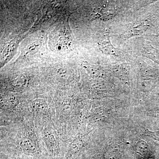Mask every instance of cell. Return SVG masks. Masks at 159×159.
<instances>
[{
	"label": "cell",
	"instance_id": "8992f818",
	"mask_svg": "<svg viewBox=\"0 0 159 159\" xmlns=\"http://www.w3.org/2000/svg\"><path fill=\"white\" fill-rule=\"evenodd\" d=\"M15 47V44L12 43L9 45L6 49H5L4 53H3V56L5 57L9 56L10 54L14 51Z\"/></svg>",
	"mask_w": 159,
	"mask_h": 159
},
{
	"label": "cell",
	"instance_id": "5b68a950",
	"mask_svg": "<svg viewBox=\"0 0 159 159\" xmlns=\"http://www.w3.org/2000/svg\"><path fill=\"white\" fill-rule=\"evenodd\" d=\"M27 80L24 77H19L15 80L13 83V85L16 87H21L26 84Z\"/></svg>",
	"mask_w": 159,
	"mask_h": 159
},
{
	"label": "cell",
	"instance_id": "52a82bcc",
	"mask_svg": "<svg viewBox=\"0 0 159 159\" xmlns=\"http://www.w3.org/2000/svg\"></svg>",
	"mask_w": 159,
	"mask_h": 159
},
{
	"label": "cell",
	"instance_id": "6da1fadb",
	"mask_svg": "<svg viewBox=\"0 0 159 159\" xmlns=\"http://www.w3.org/2000/svg\"><path fill=\"white\" fill-rule=\"evenodd\" d=\"M43 137L50 153L54 156L59 154V138L55 129L50 126L46 127L43 131Z\"/></svg>",
	"mask_w": 159,
	"mask_h": 159
},
{
	"label": "cell",
	"instance_id": "3957f363",
	"mask_svg": "<svg viewBox=\"0 0 159 159\" xmlns=\"http://www.w3.org/2000/svg\"><path fill=\"white\" fill-rule=\"evenodd\" d=\"M34 110L38 113L48 114L49 113V107L45 99H34L32 103Z\"/></svg>",
	"mask_w": 159,
	"mask_h": 159
},
{
	"label": "cell",
	"instance_id": "7a4b0ae2",
	"mask_svg": "<svg viewBox=\"0 0 159 159\" xmlns=\"http://www.w3.org/2000/svg\"><path fill=\"white\" fill-rule=\"evenodd\" d=\"M18 144L20 149L27 154H37L39 152V146L34 135L23 137L20 139Z\"/></svg>",
	"mask_w": 159,
	"mask_h": 159
},
{
	"label": "cell",
	"instance_id": "277c9868",
	"mask_svg": "<svg viewBox=\"0 0 159 159\" xmlns=\"http://www.w3.org/2000/svg\"><path fill=\"white\" fill-rule=\"evenodd\" d=\"M17 100L14 97H10L7 99H3L1 102V107L5 110L12 109L16 106Z\"/></svg>",
	"mask_w": 159,
	"mask_h": 159
}]
</instances>
